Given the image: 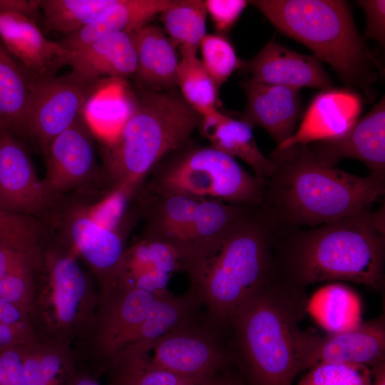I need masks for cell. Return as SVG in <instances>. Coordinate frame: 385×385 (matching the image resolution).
<instances>
[{
	"label": "cell",
	"mask_w": 385,
	"mask_h": 385,
	"mask_svg": "<svg viewBox=\"0 0 385 385\" xmlns=\"http://www.w3.org/2000/svg\"><path fill=\"white\" fill-rule=\"evenodd\" d=\"M205 5L215 34L227 36L237 23L248 2L245 0H206Z\"/></svg>",
	"instance_id": "39"
},
{
	"label": "cell",
	"mask_w": 385,
	"mask_h": 385,
	"mask_svg": "<svg viewBox=\"0 0 385 385\" xmlns=\"http://www.w3.org/2000/svg\"><path fill=\"white\" fill-rule=\"evenodd\" d=\"M34 77L0 41V129L25 133Z\"/></svg>",
	"instance_id": "28"
},
{
	"label": "cell",
	"mask_w": 385,
	"mask_h": 385,
	"mask_svg": "<svg viewBox=\"0 0 385 385\" xmlns=\"http://www.w3.org/2000/svg\"><path fill=\"white\" fill-rule=\"evenodd\" d=\"M71 72L34 77L31 86L25 133L36 138L43 153L50 142L70 127L101 85Z\"/></svg>",
	"instance_id": "11"
},
{
	"label": "cell",
	"mask_w": 385,
	"mask_h": 385,
	"mask_svg": "<svg viewBox=\"0 0 385 385\" xmlns=\"http://www.w3.org/2000/svg\"><path fill=\"white\" fill-rule=\"evenodd\" d=\"M40 265L31 261L22 262L0 279V297L28 315L34 299Z\"/></svg>",
	"instance_id": "37"
},
{
	"label": "cell",
	"mask_w": 385,
	"mask_h": 385,
	"mask_svg": "<svg viewBox=\"0 0 385 385\" xmlns=\"http://www.w3.org/2000/svg\"><path fill=\"white\" fill-rule=\"evenodd\" d=\"M185 272L207 322L229 330L236 315L279 274L274 228L254 208L207 245Z\"/></svg>",
	"instance_id": "3"
},
{
	"label": "cell",
	"mask_w": 385,
	"mask_h": 385,
	"mask_svg": "<svg viewBox=\"0 0 385 385\" xmlns=\"http://www.w3.org/2000/svg\"><path fill=\"white\" fill-rule=\"evenodd\" d=\"M108 367L113 371L111 385H192L195 384L155 366L143 352L134 349H128L123 351Z\"/></svg>",
	"instance_id": "34"
},
{
	"label": "cell",
	"mask_w": 385,
	"mask_h": 385,
	"mask_svg": "<svg viewBox=\"0 0 385 385\" xmlns=\"http://www.w3.org/2000/svg\"><path fill=\"white\" fill-rule=\"evenodd\" d=\"M281 33L308 47L328 63L348 88L371 95L382 66L357 31L350 7L342 0H253Z\"/></svg>",
	"instance_id": "6"
},
{
	"label": "cell",
	"mask_w": 385,
	"mask_h": 385,
	"mask_svg": "<svg viewBox=\"0 0 385 385\" xmlns=\"http://www.w3.org/2000/svg\"><path fill=\"white\" fill-rule=\"evenodd\" d=\"M177 86L186 103L201 117L217 110L218 88L195 53L180 52Z\"/></svg>",
	"instance_id": "33"
},
{
	"label": "cell",
	"mask_w": 385,
	"mask_h": 385,
	"mask_svg": "<svg viewBox=\"0 0 385 385\" xmlns=\"http://www.w3.org/2000/svg\"><path fill=\"white\" fill-rule=\"evenodd\" d=\"M230 385H245L243 382L232 377Z\"/></svg>",
	"instance_id": "48"
},
{
	"label": "cell",
	"mask_w": 385,
	"mask_h": 385,
	"mask_svg": "<svg viewBox=\"0 0 385 385\" xmlns=\"http://www.w3.org/2000/svg\"><path fill=\"white\" fill-rule=\"evenodd\" d=\"M165 294L120 286L99 292L94 322L85 336L91 354L109 366L128 346L157 301Z\"/></svg>",
	"instance_id": "12"
},
{
	"label": "cell",
	"mask_w": 385,
	"mask_h": 385,
	"mask_svg": "<svg viewBox=\"0 0 385 385\" xmlns=\"http://www.w3.org/2000/svg\"><path fill=\"white\" fill-rule=\"evenodd\" d=\"M241 85L246 108L240 118L252 128H263L279 146L295 132L303 115L300 89L250 79Z\"/></svg>",
	"instance_id": "20"
},
{
	"label": "cell",
	"mask_w": 385,
	"mask_h": 385,
	"mask_svg": "<svg viewBox=\"0 0 385 385\" xmlns=\"http://www.w3.org/2000/svg\"><path fill=\"white\" fill-rule=\"evenodd\" d=\"M0 41L34 77L53 75L69 53L59 42L46 38L34 19L16 14H0Z\"/></svg>",
	"instance_id": "21"
},
{
	"label": "cell",
	"mask_w": 385,
	"mask_h": 385,
	"mask_svg": "<svg viewBox=\"0 0 385 385\" xmlns=\"http://www.w3.org/2000/svg\"><path fill=\"white\" fill-rule=\"evenodd\" d=\"M307 146L323 163L337 166L342 159H356L367 167L369 174L385 178L384 97L342 136Z\"/></svg>",
	"instance_id": "17"
},
{
	"label": "cell",
	"mask_w": 385,
	"mask_h": 385,
	"mask_svg": "<svg viewBox=\"0 0 385 385\" xmlns=\"http://www.w3.org/2000/svg\"><path fill=\"white\" fill-rule=\"evenodd\" d=\"M198 128L210 145L234 158H240L252 169L257 177L266 180L271 175V160L257 146L253 128L242 118H232L217 109L201 117Z\"/></svg>",
	"instance_id": "24"
},
{
	"label": "cell",
	"mask_w": 385,
	"mask_h": 385,
	"mask_svg": "<svg viewBox=\"0 0 385 385\" xmlns=\"http://www.w3.org/2000/svg\"><path fill=\"white\" fill-rule=\"evenodd\" d=\"M48 230L38 217L0 212V278L24 261L40 264Z\"/></svg>",
	"instance_id": "26"
},
{
	"label": "cell",
	"mask_w": 385,
	"mask_h": 385,
	"mask_svg": "<svg viewBox=\"0 0 385 385\" xmlns=\"http://www.w3.org/2000/svg\"><path fill=\"white\" fill-rule=\"evenodd\" d=\"M329 333L346 331L361 322L359 297L350 287L333 283L322 287L308 299L307 313Z\"/></svg>",
	"instance_id": "29"
},
{
	"label": "cell",
	"mask_w": 385,
	"mask_h": 385,
	"mask_svg": "<svg viewBox=\"0 0 385 385\" xmlns=\"http://www.w3.org/2000/svg\"><path fill=\"white\" fill-rule=\"evenodd\" d=\"M372 378L367 366L326 363L308 369L297 385H371Z\"/></svg>",
	"instance_id": "38"
},
{
	"label": "cell",
	"mask_w": 385,
	"mask_h": 385,
	"mask_svg": "<svg viewBox=\"0 0 385 385\" xmlns=\"http://www.w3.org/2000/svg\"><path fill=\"white\" fill-rule=\"evenodd\" d=\"M41 0H0V14H20L36 20Z\"/></svg>",
	"instance_id": "43"
},
{
	"label": "cell",
	"mask_w": 385,
	"mask_h": 385,
	"mask_svg": "<svg viewBox=\"0 0 385 385\" xmlns=\"http://www.w3.org/2000/svg\"><path fill=\"white\" fill-rule=\"evenodd\" d=\"M21 350L26 385H71L77 370L70 346L38 340Z\"/></svg>",
	"instance_id": "30"
},
{
	"label": "cell",
	"mask_w": 385,
	"mask_h": 385,
	"mask_svg": "<svg viewBox=\"0 0 385 385\" xmlns=\"http://www.w3.org/2000/svg\"><path fill=\"white\" fill-rule=\"evenodd\" d=\"M163 30L180 52L197 53L206 34L207 11L202 0H173L160 14Z\"/></svg>",
	"instance_id": "32"
},
{
	"label": "cell",
	"mask_w": 385,
	"mask_h": 385,
	"mask_svg": "<svg viewBox=\"0 0 385 385\" xmlns=\"http://www.w3.org/2000/svg\"><path fill=\"white\" fill-rule=\"evenodd\" d=\"M218 329L207 320L193 319L150 342L126 349L143 352L155 366L192 382L220 374L234 361L230 348L219 339Z\"/></svg>",
	"instance_id": "10"
},
{
	"label": "cell",
	"mask_w": 385,
	"mask_h": 385,
	"mask_svg": "<svg viewBox=\"0 0 385 385\" xmlns=\"http://www.w3.org/2000/svg\"><path fill=\"white\" fill-rule=\"evenodd\" d=\"M189 262L188 254L178 245L143 235L128 247L111 287L137 288L157 294H168L170 277L176 272H185Z\"/></svg>",
	"instance_id": "16"
},
{
	"label": "cell",
	"mask_w": 385,
	"mask_h": 385,
	"mask_svg": "<svg viewBox=\"0 0 385 385\" xmlns=\"http://www.w3.org/2000/svg\"><path fill=\"white\" fill-rule=\"evenodd\" d=\"M173 0H114L93 22L59 43L72 51L106 36L133 32L169 6Z\"/></svg>",
	"instance_id": "25"
},
{
	"label": "cell",
	"mask_w": 385,
	"mask_h": 385,
	"mask_svg": "<svg viewBox=\"0 0 385 385\" xmlns=\"http://www.w3.org/2000/svg\"><path fill=\"white\" fill-rule=\"evenodd\" d=\"M240 68L250 74L249 79L267 84L321 91L333 87L329 73L315 56L298 53L274 38L251 59L241 61Z\"/></svg>",
	"instance_id": "18"
},
{
	"label": "cell",
	"mask_w": 385,
	"mask_h": 385,
	"mask_svg": "<svg viewBox=\"0 0 385 385\" xmlns=\"http://www.w3.org/2000/svg\"><path fill=\"white\" fill-rule=\"evenodd\" d=\"M384 207L308 230H275L282 277L305 289L322 282L345 281L376 290L384 287Z\"/></svg>",
	"instance_id": "2"
},
{
	"label": "cell",
	"mask_w": 385,
	"mask_h": 385,
	"mask_svg": "<svg viewBox=\"0 0 385 385\" xmlns=\"http://www.w3.org/2000/svg\"><path fill=\"white\" fill-rule=\"evenodd\" d=\"M55 202L15 133L0 129V212L38 217Z\"/></svg>",
	"instance_id": "15"
},
{
	"label": "cell",
	"mask_w": 385,
	"mask_h": 385,
	"mask_svg": "<svg viewBox=\"0 0 385 385\" xmlns=\"http://www.w3.org/2000/svg\"><path fill=\"white\" fill-rule=\"evenodd\" d=\"M43 153L46 173L43 182L55 202L69 191L105 180L97 163L93 133L82 113L50 142Z\"/></svg>",
	"instance_id": "14"
},
{
	"label": "cell",
	"mask_w": 385,
	"mask_h": 385,
	"mask_svg": "<svg viewBox=\"0 0 385 385\" xmlns=\"http://www.w3.org/2000/svg\"><path fill=\"white\" fill-rule=\"evenodd\" d=\"M21 347L0 351V385H26Z\"/></svg>",
	"instance_id": "41"
},
{
	"label": "cell",
	"mask_w": 385,
	"mask_h": 385,
	"mask_svg": "<svg viewBox=\"0 0 385 385\" xmlns=\"http://www.w3.org/2000/svg\"><path fill=\"white\" fill-rule=\"evenodd\" d=\"M200 305L197 295L191 289L180 296H174L170 292L162 296L138 327L127 347L154 341L196 319Z\"/></svg>",
	"instance_id": "31"
},
{
	"label": "cell",
	"mask_w": 385,
	"mask_h": 385,
	"mask_svg": "<svg viewBox=\"0 0 385 385\" xmlns=\"http://www.w3.org/2000/svg\"><path fill=\"white\" fill-rule=\"evenodd\" d=\"M71 385H102L94 376L82 371H76Z\"/></svg>",
	"instance_id": "45"
},
{
	"label": "cell",
	"mask_w": 385,
	"mask_h": 385,
	"mask_svg": "<svg viewBox=\"0 0 385 385\" xmlns=\"http://www.w3.org/2000/svg\"><path fill=\"white\" fill-rule=\"evenodd\" d=\"M362 110L363 99L356 91L333 87L322 90L310 101L295 132L277 148L339 138L359 118Z\"/></svg>",
	"instance_id": "19"
},
{
	"label": "cell",
	"mask_w": 385,
	"mask_h": 385,
	"mask_svg": "<svg viewBox=\"0 0 385 385\" xmlns=\"http://www.w3.org/2000/svg\"><path fill=\"white\" fill-rule=\"evenodd\" d=\"M373 378L371 385H385V362L371 369Z\"/></svg>",
	"instance_id": "47"
},
{
	"label": "cell",
	"mask_w": 385,
	"mask_h": 385,
	"mask_svg": "<svg viewBox=\"0 0 385 385\" xmlns=\"http://www.w3.org/2000/svg\"><path fill=\"white\" fill-rule=\"evenodd\" d=\"M232 376L217 374L208 379L196 382L192 385H230Z\"/></svg>",
	"instance_id": "46"
},
{
	"label": "cell",
	"mask_w": 385,
	"mask_h": 385,
	"mask_svg": "<svg viewBox=\"0 0 385 385\" xmlns=\"http://www.w3.org/2000/svg\"><path fill=\"white\" fill-rule=\"evenodd\" d=\"M259 207L274 230L314 227L371 210L385 178L359 176L318 160L307 145L276 148Z\"/></svg>",
	"instance_id": "1"
},
{
	"label": "cell",
	"mask_w": 385,
	"mask_h": 385,
	"mask_svg": "<svg viewBox=\"0 0 385 385\" xmlns=\"http://www.w3.org/2000/svg\"><path fill=\"white\" fill-rule=\"evenodd\" d=\"M136 54L135 76L146 88L174 91L179 58L163 28L147 24L133 32Z\"/></svg>",
	"instance_id": "23"
},
{
	"label": "cell",
	"mask_w": 385,
	"mask_h": 385,
	"mask_svg": "<svg viewBox=\"0 0 385 385\" xmlns=\"http://www.w3.org/2000/svg\"><path fill=\"white\" fill-rule=\"evenodd\" d=\"M38 272L31 324L40 341L70 346L91 329L99 292L78 258L58 243L46 244Z\"/></svg>",
	"instance_id": "7"
},
{
	"label": "cell",
	"mask_w": 385,
	"mask_h": 385,
	"mask_svg": "<svg viewBox=\"0 0 385 385\" xmlns=\"http://www.w3.org/2000/svg\"><path fill=\"white\" fill-rule=\"evenodd\" d=\"M53 214L60 235L57 243L84 261L99 291L111 287L128 248L131 225L99 213L92 205H69Z\"/></svg>",
	"instance_id": "9"
},
{
	"label": "cell",
	"mask_w": 385,
	"mask_h": 385,
	"mask_svg": "<svg viewBox=\"0 0 385 385\" xmlns=\"http://www.w3.org/2000/svg\"><path fill=\"white\" fill-rule=\"evenodd\" d=\"M91 99L93 112H90V118L85 119L93 134L103 144L108 143L117 136L133 113L137 97L124 78H104Z\"/></svg>",
	"instance_id": "27"
},
{
	"label": "cell",
	"mask_w": 385,
	"mask_h": 385,
	"mask_svg": "<svg viewBox=\"0 0 385 385\" xmlns=\"http://www.w3.org/2000/svg\"><path fill=\"white\" fill-rule=\"evenodd\" d=\"M364 11L366 19L364 39L378 41L381 46L385 43V1L359 0L356 1Z\"/></svg>",
	"instance_id": "40"
},
{
	"label": "cell",
	"mask_w": 385,
	"mask_h": 385,
	"mask_svg": "<svg viewBox=\"0 0 385 385\" xmlns=\"http://www.w3.org/2000/svg\"><path fill=\"white\" fill-rule=\"evenodd\" d=\"M0 324L21 325L31 324V322L26 313L0 297Z\"/></svg>",
	"instance_id": "44"
},
{
	"label": "cell",
	"mask_w": 385,
	"mask_h": 385,
	"mask_svg": "<svg viewBox=\"0 0 385 385\" xmlns=\"http://www.w3.org/2000/svg\"><path fill=\"white\" fill-rule=\"evenodd\" d=\"M200 121L175 91L144 90L117 136L103 144L102 170L109 191L136 193L164 158L188 143Z\"/></svg>",
	"instance_id": "5"
},
{
	"label": "cell",
	"mask_w": 385,
	"mask_h": 385,
	"mask_svg": "<svg viewBox=\"0 0 385 385\" xmlns=\"http://www.w3.org/2000/svg\"><path fill=\"white\" fill-rule=\"evenodd\" d=\"M114 0H41L46 26L67 35L93 22Z\"/></svg>",
	"instance_id": "35"
},
{
	"label": "cell",
	"mask_w": 385,
	"mask_h": 385,
	"mask_svg": "<svg viewBox=\"0 0 385 385\" xmlns=\"http://www.w3.org/2000/svg\"><path fill=\"white\" fill-rule=\"evenodd\" d=\"M32 325H9L0 324V351L26 346L38 341Z\"/></svg>",
	"instance_id": "42"
},
{
	"label": "cell",
	"mask_w": 385,
	"mask_h": 385,
	"mask_svg": "<svg viewBox=\"0 0 385 385\" xmlns=\"http://www.w3.org/2000/svg\"><path fill=\"white\" fill-rule=\"evenodd\" d=\"M308 299L279 273L234 318L230 350L250 385H292L299 374L295 334Z\"/></svg>",
	"instance_id": "4"
},
{
	"label": "cell",
	"mask_w": 385,
	"mask_h": 385,
	"mask_svg": "<svg viewBox=\"0 0 385 385\" xmlns=\"http://www.w3.org/2000/svg\"><path fill=\"white\" fill-rule=\"evenodd\" d=\"M294 349L299 374L326 363L359 364L371 369L385 362L384 316L325 335L299 329Z\"/></svg>",
	"instance_id": "13"
},
{
	"label": "cell",
	"mask_w": 385,
	"mask_h": 385,
	"mask_svg": "<svg viewBox=\"0 0 385 385\" xmlns=\"http://www.w3.org/2000/svg\"><path fill=\"white\" fill-rule=\"evenodd\" d=\"M199 49L200 61L218 89L235 71L240 68L242 61L226 36L206 34L200 43Z\"/></svg>",
	"instance_id": "36"
},
{
	"label": "cell",
	"mask_w": 385,
	"mask_h": 385,
	"mask_svg": "<svg viewBox=\"0 0 385 385\" xmlns=\"http://www.w3.org/2000/svg\"><path fill=\"white\" fill-rule=\"evenodd\" d=\"M66 65L86 79L98 81L135 75L136 54L133 32L115 33L76 50H69Z\"/></svg>",
	"instance_id": "22"
},
{
	"label": "cell",
	"mask_w": 385,
	"mask_h": 385,
	"mask_svg": "<svg viewBox=\"0 0 385 385\" xmlns=\"http://www.w3.org/2000/svg\"><path fill=\"white\" fill-rule=\"evenodd\" d=\"M141 188L152 194H177L248 207L263 202L266 180L211 146L185 145L164 158ZM148 175V176H149Z\"/></svg>",
	"instance_id": "8"
}]
</instances>
